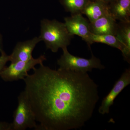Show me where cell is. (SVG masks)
Instances as JSON below:
<instances>
[{
	"label": "cell",
	"instance_id": "obj_1",
	"mask_svg": "<svg viewBox=\"0 0 130 130\" xmlns=\"http://www.w3.org/2000/svg\"><path fill=\"white\" fill-rule=\"evenodd\" d=\"M33 70L23 80L40 123L37 130H76L91 118L99 96L98 86L88 73L54 70L43 64Z\"/></svg>",
	"mask_w": 130,
	"mask_h": 130
},
{
	"label": "cell",
	"instance_id": "obj_2",
	"mask_svg": "<svg viewBox=\"0 0 130 130\" xmlns=\"http://www.w3.org/2000/svg\"><path fill=\"white\" fill-rule=\"evenodd\" d=\"M40 37L47 49L56 53L59 48L67 47L73 36L68 32L64 23L44 19L41 21Z\"/></svg>",
	"mask_w": 130,
	"mask_h": 130
},
{
	"label": "cell",
	"instance_id": "obj_3",
	"mask_svg": "<svg viewBox=\"0 0 130 130\" xmlns=\"http://www.w3.org/2000/svg\"><path fill=\"white\" fill-rule=\"evenodd\" d=\"M63 54L57 61L60 69L83 73L91 72L93 69L102 70L105 67L101 63L99 58L96 57L92 53V56L89 59L75 56L70 54L67 47L62 49Z\"/></svg>",
	"mask_w": 130,
	"mask_h": 130
},
{
	"label": "cell",
	"instance_id": "obj_4",
	"mask_svg": "<svg viewBox=\"0 0 130 130\" xmlns=\"http://www.w3.org/2000/svg\"><path fill=\"white\" fill-rule=\"evenodd\" d=\"M18 104L13 113V130H25L28 128L37 130L35 114L24 91L18 97Z\"/></svg>",
	"mask_w": 130,
	"mask_h": 130
},
{
	"label": "cell",
	"instance_id": "obj_5",
	"mask_svg": "<svg viewBox=\"0 0 130 130\" xmlns=\"http://www.w3.org/2000/svg\"><path fill=\"white\" fill-rule=\"evenodd\" d=\"M46 60L44 55H42L39 58H32L26 61H16L11 63L8 67H5L0 73V76L5 81H17L23 79L28 75V72L33 70L37 64H41Z\"/></svg>",
	"mask_w": 130,
	"mask_h": 130
},
{
	"label": "cell",
	"instance_id": "obj_6",
	"mask_svg": "<svg viewBox=\"0 0 130 130\" xmlns=\"http://www.w3.org/2000/svg\"><path fill=\"white\" fill-rule=\"evenodd\" d=\"M65 25L71 36H78L86 42L89 46L91 32L90 22L83 16L81 13L72 14L70 17H66Z\"/></svg>",
	"mask_w": 130,
	"mask_h": 130
},
{
	"label": "cell",
	"instance_id": "obj_7",
	"mask_svg": "<svg viewBox=\"0 0 130 130\" xmlns=\"http://www.w3.org/2000/svg\"><path fill=\"white\" fill-rule=\"evenodd\" d=\"M130 84V69L129 68L126 69L110 92L103 98L98 109L99 113L102 115L109 113L110 107L113 105L116 98Z\"/></svg>",
	"mask_w": 130,
	"mask_h": 130
},
{
	"label": "cell",
	"instance_id": "obj_8",
	"mask_svg": "<svg viewBox=\"0 0 130 130\" xmlns=\"http://www.w3.org/2000/svg\"><path fill=\"white\" fill-rule=\"evenodd\" d=\"M42 41L40 36L36 37L31 40L24 42H18L13 49L12 53L9 56L11 63L16 61H26L31 59L32 54L37 44Z\"/></svg>",
	"mask_w": 130,
	"mask_h": 130
},
{
	"label": "cell",
	"instance_id": "obj_9",
	"mask_svg": "<svg viewBox=\"0 0 130 130\" xmlns=\"http://www.w3.org/2000/svg\"><path fill=\"white\" fill-rule=\"evenodd\" d=\"M118 23L110 14L101 17L90 23V30L96 35H116Z\"/></svg>",
	"mask_w": 130,
	"mask_h": 130
},
{
	"label": "cell",
	"instance_id": "obj_10",
	"mask_svg": "<svg viewBox=\"0 0 130 130\" xmlns=\"http://www.w3.org/2000/svg\"><path fill=\"white\" fill-rule=\"evenodd\" d=\"M108 5L109 14L116 21L130 22V0H113Z\"/></svg>",
	"mask_w": 130,
	"mask_h": 130
},
{
	"label": "cell",
	"instance_id": "obj_11",
	"mask_svg": "<svg viewBox=\"0 0 130 130\" xmlns=\"http://www.w3.org/2000/svg\"><path fill=\"white\" fill-rule=\"evenodd\" d=\"M81 13L86 15L90 23L102 16L109 14L108 4L105 3L90 0Z\"/></svg>",
	"mask_w": 130,
	"mask_h": 130
},
{
	"label": "cell",
	"instance_id": "obj_12",
	"mask_svg": "<svg viewBox=\"0 0 130 130\" xmlns=\"http://www.w3.org/2000/svg\"><path fill=\"white\" fill-rule=\"evenodd\" d=\"M115 36L125 48L124 59L130 62V22L119 21L118 23Z\"/></svg>",
	"mask_w": 130,
	"mask_h": 130
},
{
	"label": "cell",
	"instance_id": "obj_13",
	"mask_svg": "<svg viewBox=\"0 0 130 130\" xmlns=\"http://www.w3.org/2000/svg\"><path fill=\"white\" fill-rule=\"evenodd\" d=\"M94 43H103L115 48L120 50L123 57L125 54V48L120 41L115 35H96L91 34L90 37L89 47Z\"/></svg>",
	"mask_w": 130,
	"mask_h": 130
},
{
	"label": "cell",
	"instance_id": "obj_14",
	"mask_svg": "<svg viewBox=\"0 0 130 130\" xmlns=\"http://www.w3.org/2000/svg\"><path fill=\"white\" fill-rule=\"evenodd\" d=\"M90 0H60L61 4L67 12L72 14L81 13Z\"/></svg>",
	"mask_w": 130,
	"mask_h": 130
},
{
	"label": "cell",
	"instance_id": "obj_15",
	"mask_svg": "<svg viewBox=\"0 0 130 130\" xmlns=\"http://www.w3.org/2000/svg\"><path fill=\"white\" fill-rule=\"evenodd\" d=\"M0 56V73L6 67V65L8 61H9V56L4 51L1 53Z\"/></svg>",
	"mask_w": 130,
	"mask_h": 130
},
{
	"label": "cell",
	"instance_id": "obj_16",
	"mask_svg": "<svg viewBox=\"0 0 130 130\" xmlns=\"http://www.w3.org/2000/svg\"><path fill=\"white\" fill-rule=\"evenodd\" d=\"M0 130H13L12 123L0 122Z\"/></svg>",
	"mask_w": 130,
	"mask_h": 130
},
{
	"label": "cell",
	"instance_id": "obj_17",
	"mask_svg": "<svg viewBox=\"0 0 130 130\" xmlns=\"http://www.w3.org/2000/svg\"><path fill=\"white\" fill-rule=\"evenodd\" d=\"M3 39L2 35L0 33V52L1 53L3 51H4L3 47Z\"/></svg>",
	"mask_w": 130,
	"mask_h": 130
},
{
	"label": "cell",
	"instance_id": "obj_18",
	"mask_svg": "<svg viewBox=\"0 0 130 130\" xmlns=\"http://www.w3.org/2000/svg\"><path fill=\"white\" fill-rule=\"evenodd\" d=\"M94 1H98L101 2L105 3L106 4H108L110 2L113 1V0H94Z\"/></svg>",
	"mask_w": 130,
	"mask_h": 130
}]
</instances>
